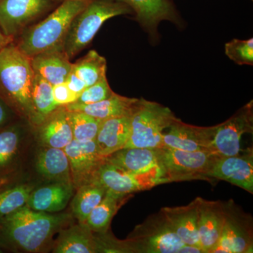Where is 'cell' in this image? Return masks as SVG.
<instances>
[{
    "instance_id": "obj_3",
    "label": "cell",
    "mask_w": 253,
    "mask_h": 253,
    "mask_svg": "<svg viewBox=\"0 0 253 253\" xmlns=\"http://www.w3.org/2000/svg\"><path fill=\"white\" fill-rule=\"evenodd\" d=\"M90 1L64 0L45 19L28 30L16 46L30 58L49 50L63 49L73 20Z\"/></svg>"
},
{
    "instance_id": "obj_18",
    "label": "cell",
    "mask_w": 253,
    "mask_h": 253,
    "mask_svg": "<svg viewBox=\"0 0 253 253\" xmlns=\"http://www.w3.org/2000/svg\"><path fill=\"white\" fill-rule=\"evenodd\" d=\"M198 206L196 198L186 206L165 207L161 212L184 244L201 248L198 234Z\"/></svg>"
},
{
    "instance_id": "obj_29",
    "label": "cell",
    "mask_w": 253,
    "mask_h": 253,
    "mask_svg": "<svg viewBox=\"0 0 253 253\" xmlns=\"http://www.w3.org/2000/svg\"><path fill=\"white\" fill-rule=\"evenodd\" d=\"M106 66L104 56L95 50H90L83 59L73 63V71L89 86L106 77Z\"/></svg>"
},
{
    "instance_id": "obj_38",
    "label": "cell",
    "mask_w": 253,
    "mask_h": 253,
    "mask_svg": "<svg viewBox=\"0 0 253 253\" xmlns=\"http://www.w3.org/2000/svg\"><path fill=\"white\" fill-rule=\"evenodd\" d=\"M204 253L203 250L198 246L184 245L178 251V253Z\"/></svg>"
},
{
    "instance_id": "obj_10",
    "label": "cell",
    "mask_w": 253,
    "mask_h": 253,
    "mask_svg": "<svg viewBox=\"0 0 253 253\" xmlns=\"http://www.w3.org/2000/svg\"><path fill=\"white\" fill-rule=\"evenodd\" d=\"M208 179H219L231 183L253 194V152L248 149L242 155L218 156L213 155Z\"/></svg>"
},
{
    "instance_id": "obj_28",
    "label": "cell",
    "mask_w": 253,
    "mask_h": 253,
    "mask_svg": "<svg viewBox=\"0 0 253 253\" xmlns=\"http://www.w3.org/2000/svg\"><path fill=\"white\" fill-rule=\"evenodd\" d=\"M52 87L41 76L35 74L32 87V101L36 115V125H41L59 107L55 103Z\"/></svg>"
},
{
    "instance_id": "obj_30",
    "label": "cell",
    "mask_w": 253,
    "mask_h": 253,
    "mask_svg": "<svg viewBox=\"0 0 253 253\" xmlns=\"http://www.w3.org/2000/svg\"><path fill=\"white\" fill-rule=\"evenodd\" d=\"M68 120L71 125L73 139L85 141L96 139L99 131L101 120L81 112V111H68Z\"/></svg>"
},
{
    "instance_id": "obj_31",
    "label": "cell",
    "mask_w": 253,
    "mask_h": 253,
    "mask_svg": "<svg viewBox=\"0 0 253 253\" xmlns=\"http://www.w3.org/2000/svg\"><path fill=\"white\" fill-rule=\"evenodd\" d=\"M20 143V133L14 126L0 129V176L9 168L16 156Z\"/></svg>"
},
{
    "instance_id": "obj_33",
    "label": "cell",
    "mask_w": 253,
    "mask_h": 253,
    "mask_svg": "<svg viewBox=\"0 0 253 253\" xmlns=\"http://www.w3.org/2000/svg\"><path fill=\"white\" fill-rule=\"evenodd\" d=\"M225 54L239 65H253V39H234L226 43Z\"/></svg>"
},
{
    "instance_id": "obj_1",
    "label": "cell",
    "mask_w": 253,
    "mask_h": 253,
    "mask_svg": "<svg viewBox=\"0 0 253 253\" xmlns=\"http://www.w3.org/2000/svg\"><path fill=\"white\" fill-rule=\"evenodd\" d=\"M72 219L68 213L49 214L28 208L0 217V246L28 253L46 249L55 233Z\"/></svg>"
},
{
    "instance_id": "obj_4",
    "label": "cell",
    "mask_w": 253,
    "mask_h": 253,
    "mask_svg": "<svg viewBox=\"0 0 253 253\" xmlns=\"http://www.w3.org/2000/svg\"><path fill=\"white\" fill-rule=\"evenodd\" d=\"M131 12L129 6L117 0H91L71 23L63 41V51L72 59L91 42L107 20Z\"/></svg>"
},
{
    "instance_id": "obj_5",
    "label": "cell",
    "mask_w": 253,
    "mask_h": 253,
    "mask_svg": "<svg viewBox=\"0 0 253 253\" xmlns=\"http://www.w3.org/2000/svg\"><path fill=\"white\" fill-rule=\"evenodd\" d=\"M176 118L169 108L139 99L130 116V135L125 148H163V131Z\"/></svg>"
},
{
    "instance_id": "obj_6",
    "label": "cell",
    "mask_w": 253,
    "mask_h": 253,
    "mask_svg": "<svg viewBox=\"0 0 253 253\" xmlns=\"http://www.w3.org/2000/svg\"><path fill=\"white\" fill-rule=\"evenodd\" d=\"M184 245L160 211L136 226L129 239L121 242L120 252L178 253Z\"/></svg>"
},
{
    "instance_id": "obj_13",
    "label": "cell",
    "mask_w": 253,
    "mask_h": 253,
    "mask_svg": "<svg viewBox=\"0 0 253 253\" xmlns=\"http://www.w3.org/2000/svg\"><path fill=\"white\" fill-rule=\"evenodd\" d=\"M217 126H199L186 124L176 118L163 134V148L186 151H211Z\"/></svg>"
},
{
    "instance_id": "obj_17",
    "label": "cell",
    "mask_w": 253,
    "mask_h": 253,
    "mask_svg": "<svg viewBox=\"0 0 253 253\" xmlns=\"http://www.w3.org/2000/svg\"><path fill=\"white\" fill-rule=\"evenodd\" d=\"M127 5L136 19L145 29L151 34H156L158 25L161 21H169L177 23L180 22L175 6L171 0H117Z\"/></svg>"
},
{
    "instance_id": "obj_15",
    "label": "cell",
    "mask_w": 253,
    "mask_h": 253,
    "mask_svg": "<svg viewBox=\"0 0 253 253\" xmlns=\"http://www.w3.org/2000/svg\"><path fill=\"white\" fill-rule=\"evenodd\" d=\"M198 234L204 253H211L219 241L226 217V204L198 197Z\"/></svg>"
},
{
    "instance_id": "obj_2",
    "label": "cell",
    "mask_w": 253,
    "mask_h": 253,
    "mask_svg": "<svg viewBox=\"0 0 253 253\" xmlns=\"http://www.w3.org/2000/svg\"><path fill=\"white\" fill-rule=\"evenodd\" d=\"M34 76L31 58L12 42L0 49V99L36 124L32 101Z\"/></svg>"
},
{
    "instance_id": "obj_11",
    "label": "cell",
    "mask_w": 253,
    "mask_h": 253,
    "mask_svg": "<svg viewBox=\"0 0 253 253\" xmlns=\"http://www.w3.org/2000/svg\"><path fill=\"white\" fill-rule=\"evenodd\" d=\"M93 180L98 181L106 189L123 194L151 189L159 184L167 183L161 178L126 172L106 159L95 173Z\"/></svg>"
},
{
    "instance_id": "obj_32",
    "label": "cell",
    "mask_w": 253,
    "mask_h": 253,
    "mask_svg": "<svg viewBox=\"0 0 253 253\" xmlns=\"http://www.w3.org/2000/svg\"><path fill=\"white\" fill-rule=\"evenodd\" d=\"M33 189L28 185L14 186L0 192V217L15 212L27 204Z\"/></svg>"
},
{
    "instance_id": "obj_26",
    "label": "cell",
    "mask_w": 253,
    "mask_h": 253,
    "mask_svg": "<svg viewBox=\"0 0 253 253\" xmlns=\"http://www.w3.org/2000/svg\"><path fill=\"white\" fill-rule=\"evenodd\" d=\"M36 168L42 175L51 180L73 183L69 161L63 149L46 147L38 155Z\"/></svg>"
},
{
    "instance_id": "obj_24",
    "label": "cell",
    "mask_w": 253,
    "mask_h": 253,
    "mask_svg": "<svg viewBox=\"0 0 253 253\" xmlns=\"http://www.w3.org/2000/svg\"><path fill=\"white\" fill-rule=\"evenodd\" d=\"M86 223H80L60 232L54 248L55 253H94L100 252L99 241Z\"/></svg>"
},
{
    "instance_id": "obj_39",
    "label": "cell",
    "mask_w": 253,
    "mask_h": 253,
    "mask_svg": "<svg viewBox=\"0 0 253 253\" xmlns=\"http://www.w3.org/2000/svg\"><path fill=\"white\" fill-rule=\"evenodd\" d=\"M13 40L9 39V38H6L1 33V30H0V42L5 43V44H8V43L11 42Z\"/></svg>"
},
{
    "instance_id": "obj_7",
    "label": "cell",
    "mask_w": 253,
    "mask_h": 253,
    "mask_svg": "<svg viewBox=\"0 0 253 253\" xmlns=\"http://www.w3.org/2000/svg\"><path fill=\"white\" fill-rule=\"evenodd\" d=\"M212 158L213 154L209 151H186L159 148L158 164L161 178L167 183L195 179L208 180L207 174Z\"/></svg>"
},
{
    "instance_id": "obj_21",
    "label": "cell",
    "mask_w": 253,
    "mask_h": 253,
    "mask_svg": "<svg viewBox=\"0 0 253 253\" xmlns=\"http://www.w3.org/2000/svg\"><path fill=\"white\" fill-rule=\"evenodd\" d=\"M73 183L57 182L32 191L26 206L32 210L44 212L63 211L73 194Z\"/></svg>"
},
{
    "instance_id": "obj_36",
    "label": "cell",
    "mask_w": 253,
    "mask_h": 253,
    "mask_svg": "<svg viewBox=\"0 0 253 253\" xmlns=\"http://www.w3.org/2000/svg\"><path fill=\"white\" fill-rule=\"evenodd\" d=\"M65 83L67 84L68 87L69 88L70 90L73 91L74 94L78 95V96H80V94H81L86 87L84 82L82 81L81 78L78 77L73 70L71 73L68 75L67 79H66Z\"/></svg>"
},
{
    "instance_id": "obj_41",
    "label": "cell",
    "mask_w": 253,
    "mask_h": 253,
    "mask_svg": "<svg viewBox=\"0 0 253 253\" xmlns=\"http://www.w3.org/2000/svg\"><path fill=\"white\" fill-rule=\"evenodd\" d=\"M2 247H1V246H0V253H2Z\"/></svg>"
},
{
    "instance_id": "obj_40",
    "label": "cell",
    "mask_w": 253,
    "mask_h": 253,
    "mask_svg": "<svg viewBox=\"0 0 253 253\" xmlns=\"http://www.w3.org/2000/svg\"><path fill=\"white\" fill-rule=\"evenodd\" d=\"M8 44H9V43H8ZM6 44H5V43L0 42V49H1V48L3 47V46L6 45Z\"/></svg>"
},
{
    "instance_id": "obj_25",
    "label": "cell",
    "mask_w": 253,
    "mask_h": 253,
    "mask_svg": "<svg viewBox=\"0 0 253 253\" xmlns=\"http://www.w3.org/2000/svg\"><path fill=\"white\" fill-rule=\"evenodd\" d=\"M131 196V194H118L107 189L101 202L88 216L86 225L94 232L105 234L118 210Z\"/></svg>"
},
{
    "instance_id": "obj_12",
    "label": "cell",
    "mask_w": 253,
    "mask_h": 253,
    "mask_svg": "<svg viewBox=\"0 0 253 253\" xmlns=\"http://www.w3.org/2000/svg\"><path fill=\"white\" fill-rule=\"evenodd\" d=\"M63 150L69 161L74 187L92 181L95 173L106 159L99 154L95 139L85 141L73 139Z\"/></svg>"
},
{
    "instance_id": "obj_34",
    "label": "cell",
    "mask_w": 253,
    "mask_h": 253,
    "mask_svg": "<svg viewBox=\"0 0 253 253\" xmlns=\"http://www.w3.org/2000/svg\"><path fill=\"white\" fill-rule=\"evenodd\" d=\"M113 94L114 92L111 89L106 76L92 85L86 86L74 103L79 104H94L108 99Z\"/></svg>"
},
{
    "instance_id": "obj_37",
    "label": "cell",
    "mask_w": 253,
    "mask_h": 253,
    "mask_svg": "<svg viewBox=\"0 0 253 253\" xmlns=\"http://www.w3.org/2000/svg\"><path fill=\"white\" fill-rule=\"evenodd\" d=\"M7 105L0 99V129L4 127L9 118V111Z\"/></svg>"
},
{
    "instance_id": "obj_16",
    "label": "cell",
    "mask_w": 253,
    "mask_h": 253,
    "mask_svg": "<svg viewBox=\"0 0 253 253\" xmlns=\"http://www.w3.org/2000/svg\"><path fill=\"white\" fill-rule=\"evenodd\" d=\"M158 149L159 148H125L110 155L106 161L131 174L161 178Z\"/></svg>"
},
{
    "instance_id": "obj_20",
    "label": "cell",
    "mask_w": 253,
    "mask_h": 253,
    "mask_svg": "<svg viewBox=\"0 0 253 253\" xmlns=\"http://www.w3.org/2000/svg\"><path fill=\"white\" fill-rule=\"evenodd\" d=\"M130 135V116L109 118L101 121L96 145L99 154L106 158L124 149Z\"/></svg>"
},
{
    "instance_id": "obj_8",
    "label": "cell",
    "mask_w": 253,
    "mask_h": 253,
    "mask_svg": "<svg viewBox=\"0 0 253 253\" xmlns=\"http://www.w3.org/2000/svg\"><path fill=\"white\" fill-rule=\"evenodd\" d=\"M253 131V101L238 110L231 118L217 125L211 152L214 156H236L241 152V139Z\"/></svg>"
},
{
    "instance_id": "obj_23",
    "label": "cell",
    "mask_w": 253,
    "mask_h": 253,
    "mask_svg": "<svg viewBox=\"0 0 253 253\" xmlns=\"http://www.w3.org/2000/svg\"><path fill=\"white\" fill-rule=\"evenodd\" d=\"M41 126L40 139L46 147L64 149L73 139L68 112L64 106H59Z\"/></svg>"
},
{
    "instance_id": "obj_9",
    "label": "cell",
    "mask_w": 253,
    "mask_h": 253,
    "mask_svg": "<svg viewBox=\"0 0 253 253\" xmlns=\"http://www.w3.org/2000/svg\"><path fill=\"white\" fill-rule=\"evenodd\" d=\"M251 219L236 211L234 204H226V217L219 241L211 253H253Z\"/></svg>"
},
{
    "instance_id": "obj_14",
    "label": "cell",
    "mask_w": 253,
    "mask_h": 253,
    "mask_svg": "<svg viewBox=\"0 0 253 253\" xmlns=\"http://www.w3.org/2000/svg\"><path fill=\"white\" fill-rule=\"evenodd\" d=\"M50 0H0V30L13 40L30 21L41 14Z\"/></svg>"
},
{
    "instance_id": "obj_22",
    "label": "cell",
    "mask_w": 253,
    "mask_h": 253,
    "mask_svg": "<svg viewBox=\"0 0 253 253\" xmlns=\"http://www.w3.org/2000/svg\"><path fill=\"white\" fill-rule=\"evenodd\" d=\"M139 99L126 97L114 92L108 99L91 104L73 103L64 106L68 111H81L96 119L104 121L109 118L131 116Z\"/></svg>"
},
{
    "instance_id": "obj_27",
    "label": "cell",
    "mask_w": 253,
    "mask_h": 253,
    "mask_svg": "<svg viewBox=\"0 0 253 253\" xmlns=\"http://www.w3.org/2000/svg\"><path fill=\"white\" fill-rule=\"evenodd\" d=\"M106 191L102 184L94 180L78 188L71 203V211L80 223H85L88 216L101 202Z\"/></svg>"
},
{
    "instance_id": "obj_35",
    "label": "cell",
    "mask_w": 253,
    "mask_h": 253,
    "mask_svg": "<svg viewBox=\"0 0 253 253\" xmlns=\"http://www.w3.org/2000/svg\"><path fill=\"white\" fill-rule=\"evenodd\" d=\"M53 96L58 106H66L77 101L78 95L70 90L66 83L53 86Z\"/></svg>"
},
{
    "instance_id": "obj_19",
    "label": "cell",
    "mask_w": 253,
    "mask_h": 253,
    "mask_svg": "<svg viewBox=\"0 0 253 253\" xmlns=\"http://www.w3.org/2000/svg\"><path fill=\"white\" fill-rule=\"evenodd\" d=\"M35 74L41 76L51 85L65 83L73 70V63L70 62L63 49L44 51L31 58Z\"/></svg>"
}]
</instances>
